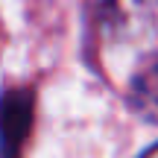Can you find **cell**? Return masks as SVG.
<instances>
[{"label": "cell", "mask_w": 158, "mask_h": 158, "mask_svg": "<svg viewBox=\"0 0 158 158\" xmlns=\"http://www.w3.org/2000/svg\"><path fill=\"white\" fill-rule=\"evenodd\" d=\"M102 21L114 38L135 41L158 32V0H106Z\"/></svg>", "instance_id": "6da1fadb"}, {"label": "cell", "mask_w": 158, "mask_h": 158, "mask_svg": "<svg viewBox=\"0 0 158 158\" xmlns=\"http://www.w3.org/2000/svg\"><path fill=\"white\" fill-rule=\"evenodd\" d=\"M129 102L138 117H143L147 123H158V56L147 59L132 76Z\"/></svg>", "instance_id": "7a4b0ae2"}, {"label": "cell", "mask_w": 158, "mask_h": 158, "mask_svg": "<svg viewBox=\"0 0 158 158\" xmlns=\"http://www.w3.org/2000/svg\"><path fill=\"white\" fill-rule=\"evenodd\" d=\"M27 117H29V94H12L3 100L0 108V138H3V152L15 155L23 132H27Z\"/></svg>", "instance_id": "3957f363"}, {"label": "cell", "mask_w": 158, "mask_h": 158, "mask_svg": "<svg viewBox=\"0 0 158 158\" xmlns=\"http://www.w3.org/2000/svg\"><path fill=\"white\" fill-rule=\"evenodd\" d=\"M143 158H158V143H155L152 149H147V155H143Z\"/></svg>", "instance_id": "277c9868"}]
</instances>
